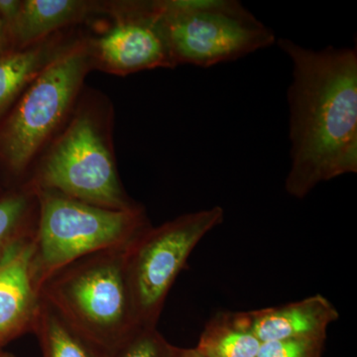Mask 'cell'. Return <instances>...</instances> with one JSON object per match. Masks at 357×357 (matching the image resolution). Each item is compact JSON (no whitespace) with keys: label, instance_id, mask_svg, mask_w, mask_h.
I'll return each instance as SVG.
<instances>
[{"label":"cell","instance_id":"cell-1","mask_svg":"<svg viewBox=\"0 0 357 357\" xmlns=\"http://www.w3.org/2000/svg\"><path fill=\"white\" fill-rule=\"evenodd\" d=\"M278 46L293 63L285 187L302 199L321 183L357 172V53L335 47L311 50L289 39Z\"/></svg>","mask_w":357,"mask_h":357},{"label":"cell","instance_id":"cell-2","mask_svg":"<svg viewBox=\"0 0 357 357\" xmlns=\"http://www.w3.org/2000/svg\"><path fill=\"white\" fill-rule=\"evenodd\" d=\"M128 245L79 258L41 288V297L107 354L140 326L126 269Z\"/></svg>","mask_w":357,"mask_h":357},{"label":"cell","instance_id":"cell-3","mask_svg":"<svg viewBox=\"0 0 357 357\" xmlns=\"http://www.w3.org/2000/svg\"><path fill=\"white\" fill-rule=\"evenodd\" d=\"M33 188L37 197L33 266L40 288L70 263L126 245L150 227L141 206L110 210L51 190Z\"/></svg>","mask_w":357,"mask_h":357},{"label":"cell","instance_id":"cell-4","mask_svg":"<svg viewBox=\"0 0 357 357\" xmlns=\"http://www.w3.org/2000/svg\"><path fill=\"white\" fill-rule=\"evenodd\" d=\"M175 66L236 61L275 43L270 28L234 0L155 1Z\"/></svg>","mask_w":357,"mask_h":357},{"label":"cell","instance_id":"cell-5","mask_svg":"<svg viewBox=\"0 0 357 357\" xmlns=\"http://www.w3.org/2000/svg\"><path fill=\"white\" fill-rule=\"evenodd\" d=\"M91 66L89 44L70 45L21 93L0 135L2 156L14 173L24 172L64 121Z\"/></svg>","mask_w":357,"mask_h":357},{"label":"cell","instance_id":"cell-6","mask_svg":"<svg viewBox=\"0 0 357 357\" xmlns=\"http://www.w3.org/2000/svg\"><path fill=\"white\" fill-rule=\"evenodd\" d=\"M29 183L110 210L140 208L124 191L105 131L89 110L70 122Z\"/></svg>","mask_w":357,"mask_h":357},{"label":"cell","instance_id":"cell-7","mask_svg":"<svg viewBox=\"0 0 357 357\" xmlns=\"http://www.w3.org/2000/svg\"><path fill=\"white\" fill-rule=\"evenodd\" d=\"M220 206L185 213L151 225L129 243L126 269L140 326H156L167 296L192 251L223 222Z\"/></svg>","mask_w":357,"mask_h":357},{"label":"cell","instance_id":"cell-8","mask_svg":"<svg viewBox=\"0 0 357 357\" xmlns=\"http://www.w3.org/2000/svg\"><path fill=\"white\" fill-rule=\"evenodd\" d=\"M115 6L114 24L89 43L91 65L121 76L176 67L155 1Z\"/></svg>","mask_w":357,"mask_h":357},{"label":"cell","instance_id":"cell-9","mask_svg":"<svg viewBox=\"0 0 357 357\" xmlns=\"http://www.w3.org/2000/svg\"><path fill=\"white\" fill-rule=\"evenodd\" d=\"M34 236L0 257V345L32 333L41 304V288L33 266Z\"/></svg>","mask_w":357,"mask_h":357},{"label":"cell","instance_id":"cell-10","mask_svg":"<svg viewBox=\"0 0 357 357\" xmlns=\"http://www.w3.org/2000/svg\"><path fill=\"white\" fill-rule=\"evenodd\" d=\"M243 314L249 330L260 342L325 337L328 326L340 317L332 303L321 295Z\"/></svg>","mask_w":357,"mask_h":357},{"label":"cell","instance_id":"cell-11","mask_svg":"<svg viewBox=\"0 0 357 357\" xmlns=\"http://www.w3.org/2000/svg\"><path fill=\"white\" fill-rule=\"evenodd\" d=\"M98 7L93 2L82 0H24L6 32L20 49L27 48L62 28L86 20Z\"/></svg>","mask_w":357,"mask_h":357},{"label":"cell","instance_id":"cell-12","mask_svg":"<svg viewBox=\"0 0 357 357\" xmlns=\"http://www.w3.org/2000/svg\"><path fill=\"white\" fill-rule=\"evenodd\" d=\"M42 357H107V351L79 333L41 297L33 332Z\"/></svg>","mask_w":357,"mask_h":357},{"label":"cell","instance_id":"cell-13","mask_svg":"<svg viewBox=\"0 0 357 357\" xmlns=\"http://www.w3.org/2000/svg\"><path fill=\"white\" fill-rule=\"evenodd\" d=\"M63 49L48 38L27 48L0 55V112L23 93Z\"/></svg>","mask_w":357,"mask_h":357},{"label":"cell","instance_id":"cell-14","mask_svg":"<svg viewBox=\"0 0 357 357\" xmlns=\"http://www.w3.org/2000/svg\"><path fill=\"white\" fill-rule=\"evenodd\" d=\"M260 344L243 312H222L206 324L196 349L204 357H256Z\"/></svg>","mask_w":357,"mask_h":357},{"label":"cell","instance_id":"cell-15","mask_svg":"<svg viewBox=\"0 0 357 357\" xmlns=\"http://www.w3.org/2000/svg\"><path fill=\"white\" fill-rule=\"evenodd\" d=\"M36 222V192L29 182L0 197V257L14 244L34 236Z\"/></svg>","mask_w":357,"mask_h":357},{"label":"cell","instance_id":"cell-16","mask_svg":"<svg viewBox=\"0 0 357 357\" xmlns=\"http://www.w3.org/2000/svg\"><path fill=\"white\" fill-rule=\"evenodd\" d=\"M176 351L156 326H138L107 357H174Z\"/></svg>","mask_w":357,"mask_h":357},{"label":"cell","instance_id":"cell-17","mask_svg":"<svg viewBox=\"0 0 357 357\" xmlns=\"http://www.w3.org/2000/svg\"><path fill=\"white\" fill-rule=\"evenodd\" d=\"M324 337L290 338L261 342L256 357H314Z\"/></svg>","mask_w":357,"mask_h":357},{"label":"cell","instance_id":"cell-18","mask_svg":"<svg viewBox=\"0 0 357 357\" xmlns=\"http://www.w3.org/2000/svg\"><path fill=\"white\" fill-rule=\"evenodd\" d=\"M21 6L18 0H0V17L3 21L6 28L9 27L15 20Z\"/></svg>","mask_w":357,"mask_h":357},{"label":"cell","instance_id":"cell-19","mask_svg":"<svg viewBox=\"0 0 357 357\" xmlns=\"http://www.w3.org/2000/svg\"><path fill=\"white\" fill-rule=\"evenodd\" d=\"M174 357H204L203 354H199L196 349H178L176 351Z\"/></svg>","mask_w":357,"mask_h":357},{"label":"cell","instance_id":"cell-20","mask_svg":"<svg viewBox=\"0 0 357 357\" xmlns=\"http://www.w3.org/2000/svg\"><path fill=\"white\" fill-rule=\"evenodd\" d=\"M6 28L3 21L0 17V53L3 51L6 42Z\"/></svg>","mask_w":357,"mask_h":357},{"label":"cell","instance_id":"cell-21","mask_svg":"<svg viewBox=\"0 0 357 357\" xmlns=\"http://www.w3.org/2000/svg\"><path fill=\"white\" fill-rule=\"evenodd\" d=\"M0 357H16L13 356V354H7V352L2 351L1 349H0Z\"/></svg>","mask_w":357,"mask_h":357}]
</instances>
